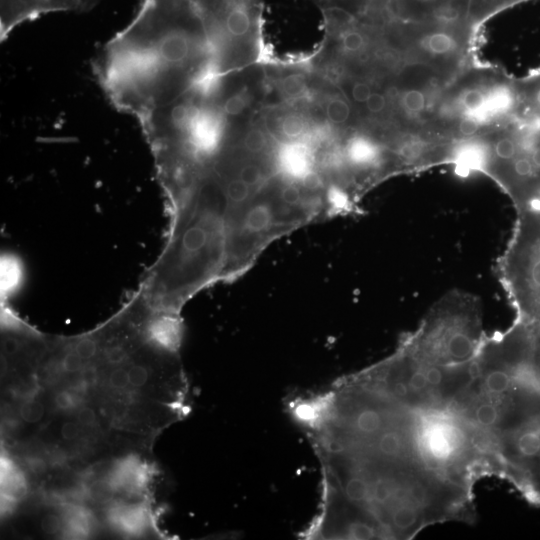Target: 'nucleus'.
Masks as SVG:
<instances>
[{
    "label": "nucleus",
    "instance_id": "obj_6",
    "mask_svg": "<svg viewBox=\"0 0 540 540\" xmlns=\"http://www.w3.org/2000/svg\"><path fill=\"white\" fill-rule=\"evenodd\" d=\"M98 0H0L1 41L19 25L53 12L91 9Z\"/></svg>",
    "mask_w": 540,
    "mask_h": 540
},
{
    "label": "nucleus",
    "instance_id": "obj_14",
    "mask_svg": "<svg viewBox=\"0 0 540 540\" xmlns=\"http://www.w3.org/2000/svg\"><path fill=\"white\" fill-rule=\"evenodd\" d=\"M353 24L340 30L343 49L352 53L360 51L365 45L363 33L353 28Z\"/></svg>",
    "mask_w": 540,
    "mask_h": 540
},
{
    "label": "nucleus",
    "instance_id": "obj_12",
    "mask_svg": "<svg viewBox=\"0 0 540 540\" xmlns=\"http://www.w3.org/2000/svg\"><path fill=\"white\" fill-rule=\"evenodd\" d=\"M326 117L332 124H344L350 117L348 103L339 97L329 99L325 107Z\"/></svg>",
    "mask_w": 540,
    "mask_h": 540
},
{
    "label": "nucleus",
    "instance_id": "obj_26",
    "mask_svg": "<svg viewBox=\"0 0 540 540\" xmlns=\"http://www.w3.org/2000/svg\"><path fill=\"white\" fill-rule=\"evenodd\" d=\"M60 433L65 440H74L79 436L80 429L74 422H66L62 425Z\"/></svg>",
    "mask_w": 540,
    "mask_h": 540
},
{
    "label": "nucleus",
    "instance_id": "obj_4",
    "mask_svg": "<svg viewBox=\"0 0 540 540\" xmlns=\"http://www.w3.org/2000/svg\"><path fill=\"white\" fill-rule=\"evenodd\" d=\"M497 274L519 322L540 329V204L517 209Z\"/></svg>",
    "mask_w": 540,
    "mask_h": 540
},
{
    "label": "nucleus",
    "instance_id": "obj_23",
    "mask_svg": "<svg viewBox=\"0 0 540 540\" xmlns=\"http://www.w3.org/2000/svg\"><path fill=\"white\" fill-rule=\"evenodd\" d=\"M371 93L370 86L362 81L356 82L351 90L352 98L358 103H365Z\"/></svg>",
    "mask_w": 540,
    "mask_h": 540
},
{
    "label": "nucleus",
    "instance_id": "obj_24",
    "mask_svg": "<svg viewBox=\"0 0 540 540\" xmlns=\"http://www.w3.org/2000/svg\"><path fill=\"white\" fill-rule=\"evenodd\" d=\"M41 527L47 534H55L61 527V520L56 515H47L42 519Z\"/></svg>",
    "mask_w": 540,
    "mask_h": 540
},
{
    "label": "nucleus",
    "instance_id": "obj_17",
    "mask_svg": "<svg viewBox=\"0 0 540 540\" xmlns=\"http://www.w3.org/2000/svg\"><path fill=\"white\" fill-rule=\"evenodd\" d=\"M129 385L141 387L146 384L149 378L148 367L140 362L131 361L128 365Z\"/></svg>",
    "mask_w": 540,
    "mask_h": 540
},
{
    "label": "nucleus",
    "instance_id": "obj_9",
    "mask_svg": "<svg viewBox=\"0 0 540 540\" xmlns=\"http://www.w3.org/2000/svg\"><path fill=\"white\" fill-rule=\"evenodd\" d=\"M455 38L448 32L438 30L426 34L421 40L422 47L431 54L445 55L456 47Z\"/></svg>",
    "mask_w": 540,
    "mask_h": 540
},
{
    "label": "nucleus",
    "instance_id": "obj_21",
    "mask_svg": "<svg viewBox=\"0 0 540 540\" xmlns=\"http://www.w3.org/2000/svg\"><path fill=\"white\" fill-rule=\"evenodd\" d=\"M303 83L297 76H288L281 82V88L290 96H296L303 91Z\"/></svg>",
    "mask_w": 540,
    "mask_h": 540
},
{
    "label": "nucleus",
    "instance_id": "obj_13",
    "mask_svg": "<svg viewBox=\"0 0 540 540\" xmlns=\"http://www.w3.org/2000/svg\"><path fill=\"white\" fill-rule=\"evenodd\" d=\"M486 93L477 88H471L463 92L460 97V104L467 115L475 116L478 114L485 103Z\"/></svg>",
    "mask_w": 540,
    "mask_h": 540
},
{
    "label": "nucleus",
    "instance_id": "obj_11",
    "mask_svg": "<svg viewBox=\"0 0 540 540\" xmlns=\"http://www.w3.org/2000/svg\"><path fill=\"white\" fill-rule=\"evenodd\" d=\"M249 102V96L247 91L242 88L238 92H235L226 97L221 103L218 104L221 112L226 116H238L246 108Z\"/></svg>",
    "mask_w": 540,
    "mask_h": 540
},
{
    "label": "nucleus",
    "instance_id": "obj_3",
    "mask_svg": "<svg viewBox=\"0 0 540 540\" xmlns=\"http://www.w3.org/2000/svg\"><path fill=\"white\" fill-rule=\"evenodd\" d=\"M497 476L540 504V385L524 381L507 413L489 437Z\"/></svg>",
    "mask_w": 540,
    "mask_h": 540
},
{
    "label": "nucleus",
    "instance_id": "obj_19",
    "mask_svg": "<svg viewBox=\"0 0 540 540\" xmlns=\"http://www.w3.org/2000/svg\"><path fill=\"white\" fill-rule=\"evenodd\" d=\"M480 125L475 117L466 114L459 122L458 131L464 137H472L479 131Z\"/></svg>",
    "mask_w": 540,
    "mask_h": 540
},
{
    "label": "nucleus",
    "instance_id": "obj_20",
    "mask_svg": "<svg viewBox=\"0 0 540 540\" xmlns=\"http://www.w3.org/2000/svg\"><path fill=\"white\" fill-rule=\"evenodd\" d=\"M54 403L56 407L60 410L67 411L75 407L77 401L75 395L72 392L60 391L55 395Z\"/></svg>",
    "mask_w": 540,
    "mask_h": 540
},
{
    "label": "nucleus",
    "instance_id": "obj_7",
    "mask_svg": "<svg viewBox=\"0 0 540 540\" xmlns=\"http://www.w3.org/2000/svg\"><path fill=\"white\" fill-rule=\"evenodd\" d=\"M516 102L515 90L507 85L496 86L486 93L482 110L473 117L482 124L493 116L507 114L515 107Z\"/></svg>",
    "mask_w": 540,
    "mask_h": 540
},
{
    "label": "nucleus",
    "instance_id": "obj_25",
    "mask_svg": "<svg viewBox=\"0 0 540 540\" xmlns=\"http://www.w3.org/2000/svg\"><path fill=\"white\" fill-rule=\"evenodd\" d=\"M77 420L83 426H92L96 422V414L91 408L83 407L78 411Z\"/></svg>",
    "mask_w": 540,
    "mask_h": 540
},
{
    "label": "nucleus",
    "instance_id": "obj_18",
    "mask_svg": "<svg viewBox=\"0 0 540 540\" xmlns=\"http://www.w3.org/2000/svg\"><path fill=\"white\" fill-rule=\"evenodd\" d=\"M93 358V357H92ZM92 358L88 360H84V366L82 369L78 372L80 382H82L85 386H93L98 381V368L95 363H92Z\"/></svg>",
    "mask_w": 540,
    "mask_h": 540
},
{
    "label": "nucleus",
    "instance_id": "obj_10",
    "mask_svg": "<svg viewBox=\"0 0 540 540\" xmlns=\"http://www.w3.org/2000/svg\"><path fill=\"white\" fill-rule=\"evenodd\" d=\"M240 145L245 151L252 154L263 153L273 146L270 143L267 134L257 127H253L246 132Z\"/></svg>",
    "mask_w": 540,
    "mask_h": 540
},
{
    "label": "nucleus",
    "instance_id": "obj_16",
    "mask_svg": "<svg viewBox=\"0 0 540 540\" xmlns=\"http://www.w3.org/2000/svg\"><path fill=\"white\" fill-rule=\"evenodd\" d=\"M20 417L26 423H37L44 414L43 405L36 400H27L19 409Z\"/></svg>",
    "mask_w": 540,
    "mask_h": 540
},
{
    "label": "nucleus",
    "instance_id": "obj_22",
    "mask_svg": "<svg viewBox=\"0 0 540 540\" xmlns=\"http://www.w3.org/2000/svg\"><path fill=\"white\" fill-rule=\"evenodd\" d=\"M366 108L371 113H379L386 106V98L378 92H372L365 102Z\"/></svg>",
    "mask_w": 540,
    "mask_h": 540
},
{
    "label": "nucleus",
    "instance_id": "obj_5",
    "mask_svg": "<svg viewBox=\"0 0 540 540\" xmlns=\"http://www.w3.org/2000/svg\"><path fill=\"white\" fill-rule=\"evenodd\" d=\"M223 74L244 64V45L257 43L261 32L260 0H197Z\"/></svg>",
    "mask_w": 540,
    "mask_h": 540
},
{
    "label": "nucleus",
    "instance_id": "obj_1",
    "mask_svg": "<svg viewBox=\"0 0 540 540\" xmlns=\"http://www.w3.org/2000/svg\"><path fill=\"white\" fill-rule=\"evenodd\" d=\"M486 336L478 297L454 289L436 301L399 343L421 361L457 367L476 357Z\"/></svg>",
    "mask_w": 540,
    "mask_h": 540
},
{
    "label": "nucleus",
    "instance_id": "obj_15",
    "mask_svg": "<svg viewBox=\"0 0 540 540\" xmlns=\"http://www.w3.org/2000/svg\"><path fill=\"white\" fill-rule=\"evenodd\" d=\"M402 104L408 112L412 114H418L422 112L425 108V95L417 89L407 90L403 94Z\"/></svg>",
    "mask_w": 540,
    "mask_h": 540
},
{
    "label": "nucleus",
    "instance_id": "obj_2",
    "mask_svg": "<svg viewBox=\"0 0 540 540\" xmlns=\"http://www.w3.org/2000/svg\"><path fill=\"white\" fill-rule=\"evenodd\" d=\"M471 362L457 367L430 364L417 359L398 343L391 355L356 375L407 407L446 410L469 384Z\"/></svg>",
    "mask_w": 540,
    "mask_h": 540
},
{
    "label": "nucleus",
    "instance_id": "obj_8",
    "mask_svg": "<svg viewBox=\"0 0 540 540\" xmlns=\"http://www.w3.org/2000/svg\"><path fill=\"white\" fill-rule=\"evenodd\" d=\"M309 126L306 119L297 113H287L281 117L277 134L281 141H306Z\"/></svg>",
    "mask_w": 540,
    "mask_h": 540
}]
</instances>
